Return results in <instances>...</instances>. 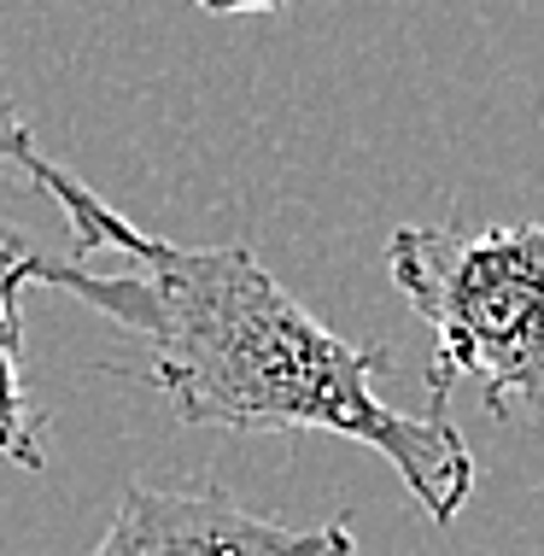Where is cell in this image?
I'll return each mask as SVG.
<instances>
[{
    "label": "cell",
    "mask_w": 544,
    "mask_h": 556,
    "mask_svg": "<svg viewBox=\"0 0 544 556\" xmlns=\"http://www.w3.org/2000/svg\"><path fill=\"white\" fill-rule=\"evenodd\" d=\"M387 276L433 328L428 399L480 381V404L544 428V223L516 229H433L404 223L387 240Z\"/></svg>",
    "instance_id": "cell-2"
},
{
    "label": "cell",
    "mask_w": 544,
    "mask_h": 556,
    "mask_svg": "<svg viewBox=\"0 0 544 556\" xmlns=\"http://www.w3.org/2000/svg\"><path fill=\"white\" fill-rule=\"evenodd\" d=\"M71 223V258L36 252L29 281L147 340L153 387L188 428L340 433L398 469L433 521H457L475 498V451L451 422V399L398 410L381 399V345H357L316 323L246 247H176L141 235L88 182L48 159L36 176Z\"/></svg>",
    "instance_id": "cell-1"
},
{
    "label": "cell",
    "mask_w": 544,
    "mask_h": 556,
    "mask_svg": "<svg viewBox=\"0 0 544 556\" xmlns=\"http://www.w3.org/2000/svg\"><path fill=\"white\" fill-rule=\"evenodd\" d=\"M0 164L24 170L29 182H36V176H41V164H48V159L36 153V129H29L24 117H18V106H12L7 83H0Z\"/></svg>",
    "instance_id": "cell-5"
},
{
    "label": "cell",
    "mask_w": 544,
    "mask_h": 556,
    "mask_svg": "<svg viewBox=\"0 0 544 556\" xmlns=\"http://www.w3.org/2000/svg\"><path fill=\"white\" fill-rule=\"evenodd\" d=\"M7 229H12V223H0V235H7Z\"/></svg>",
    "instance_id": "cell-7"
},
{
    "label": "cell",
    "mask_w": 544,
    "mask_h": 556,
    "mask_svg": "<svg viewBox=\"0 0 544 556\" xmlns=\"http://www.w3.org/2000/svg\"><path fill=\"white\" fill-rule=\"evenodd\" d=\"M200 12H211V18H240V12H281L287 0H193Z\"/></svg>",
    "instance_id": "cell-6"
},
{
    "label": "cell",
    "mask_w": 544,
    "mask_h": 556,
    "mask_svg": "<svg viewBox=\"0 0 544 556\" xmlns=\"http://www.w3.org/2000/svg\"><path fill=\"white\" fill-rule=\"evenodd\" d=\"M36 264V247L7 229L0 235V463L41 475L48 469V445H41V410L29 404L24 387V317H18V293Z\"/></svg>",
    "instance_id": "cell-4"
},
{
    "label": "cell",
    "mask_w": 544,
    "mask_h": 556,
    "mask_svg": "<svg viewBox=\"0 0 544 556\" xmlns=\"http://www.w3.org/2000/svg\"><path fill=\"white\" fill-rule=\"evenodd\" d=\"M88 556H357V533L345 516L316 528L258 516L223 486H129Z\"/></svg>",
    "instance_id": "cell-3"
}]
</instances>
